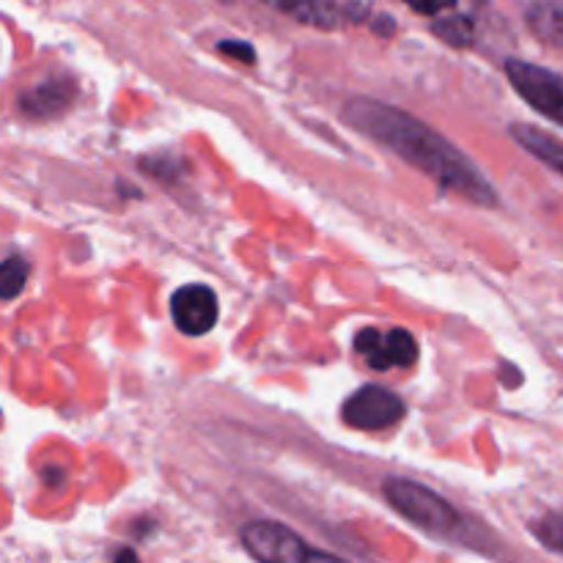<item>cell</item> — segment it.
Instances as JSON below:
<instances>
[{"mask_svg": "<svg viewBox=\"0 0 563 563\" xmlns=\"http://www.w3.org/2000/svg\"><path fill=\"white\" fill-rule=\"evenodd\" d=\"M440 38H445L454 47H467L473 44V22L467 16H449V20L434 22L432 27Z\"/></svg>", "mask_w": 563, "mask_h": 563, "instance_id": "14", "label": "cell"}, {"mask_svg": "<svg viewBox=\"0 0 563 563\" xmlns=\"http://www.w3.org/2000/svg\"><path fill=\"white\" fill-rule=\"evenodd\" d=\"M75 99V86L66 77H53V80L38 82L36 88L25 91L20 97V110L36 119H53V115L64 113Z\"/></svg>", "mask_w": 563, "mask_h": 563, "instance_id": "8", "label": "cell"}, {"mask_svg": "<svg viewBox=\"0 0 563 563\" xmlns=\"http://www.w3.org/2000/svg\"><path fill=\"white\" fill-rule=\"evenodd\" d=\"M284 14L295 16L297 22L317 27H333L339 22V9L330 0H264Z\"/></svg>", "mask_w": 563, "mask_h": 563, "instance_id": "11", "label": "cell"}, {"mask_svg": "<svg viewBox=\"0 0 563 563\" xmlns=\"http://www.w3.org/2000/svg\"><path fill=\"white\" fill-rule=\"evenodd\" d=\"M218 49L220 53L231 55V58L245 60V64H253V60H256V49H253L247 42H234V38H225V42L218 44Z\"/></svg>", "mask_w": 563, "mask_h": 563, "instance_id": "15", "label": "cell"}, {"mask_svg": "<svg viewBox=\"0 0 563 563\" xmlns=\"http://www.w3.org/2000/svg\"><path fill=\"white\" fill-rule=\"evenodd\" d=\"M27 280V262L22 256H9L0 267V297L5 302L14 300L22 289H25Z\"/></svg>", "mask_w": 563, "mask_h": 563, "instance_id": "12", "label": "cell"}, {"mask_svg": "<svg viewBox=\"0 0 563 563\" xmlns=\"http://www.w3.org/2000/svg\"><path fill=\"white\" fill-rule=\"evenodd\" d=\"M511 135L515 141L520 143L522 148L533 154L537 159H542L544 165L555 168L559 174H563V143L550 137L548 132L537 130V126H528V124H515L511 126Z\"/></svg>", "mask_w": 563, "mask_h": 563, "instance_id": "10", "label": "cell"}, {"mask_svg": "<svg viewBox=\"0 0 563 563\" xmlns=\"http://www.w3.org/2000/svg\"><path fill=\"white\" fill-rule=\"evenodd\" d=\"M218 295L203 284H187L170 297V317L185 335H203L218 324Z\"/></svg>", "mask_w": 563, "mask_h": 563, "instance_id": "7", "label": "cell"}, {"mask_svg": "<svg viewBox=\"0 0 563 563\" xmlns=\"http://www.w3.org/2000/svg\"><path fill=\"white\" fill-rule=\"evenodd\" d=\"M405 418V401L388 388L379 385H363L357 394L344 401V421L350 427L363 429V432H377L388 429Z\"/></svg>", "mask_w": 563, "mask_h": 563, "instance_id": "5", "label": "cell"}, {"mask_svg": "<svg viewBox=\"0 0 563 563\" xmlns=\"http://www.w3.org/2000/svg\"><path fill=\"white\" fill-rule=\"evenodd\" d=\"M528 27L544 44L563 47V0H537L528 9Z\"/></svg>", "mask_w": 563, "mask_h": 563, "instance_id": "9", "label": "cell"}, {"mask_svg": "<svg viewBox=\"0 0 563 563\" xmlns=\"http://www.w3.org/2000/svg\"><path fill=\"white\" fill-rule=\"evenodd\" d=\"M341 119L355 126L361 135L372 137L379 146L399 154L405 163L438 181L443 190L460 192L478 207L498 203L495 187L489 185L487 176L478 170V165L467 154H462L440 132H434L432 126L418 121L416 115L405 113L401 108L377 102V99H352L344 104Z\"/></svg>", "mask_w": 563, "mask_h": 563, "instance_id": "1", "label": "cell"}, {"mask_svg": "<svg viewBox=\"0 0 563 563\" xmlns=\"http://www.w3.org/2000/svg\"><path fill=\"white\" fill-rule=\"evenodd\" d=\"M383 493L388 504L421 531L434 533V537H451L454 531H460V511L429 487L405 482V478H390V482H385Z\"/></svg>", "mask_w": 563, "mask_h": 563, "instance_id": "2", "label": "cell"}, {"mask_svg": "<svg viewBox=\"0 0 563 563\" xmlns=\"http://www.w3.org/2000/svg\"><path fill=\"white\" fill-rule=\"evenodd\" d=\"M113 563H141V559H137V555L132 553V550H121V553L115 555Z\"/></svg>", "mask_w": 563, "mask_h": 563, "instance_id": "17", "label": "cell"}, {"mask_svg": "<svg viewBox=\"0 0 563 563\" xmlns=\"http://www.w3.org/2000/svg\"><path fill=\"white\" fill-rule=\"evenodd\" d=\"M242 544L258 563H317L319 550L308 548L280 522L258 520L242 528Z\"/></svg>", "mask_w": 563, "mask_h": 563, "instance_id": "3", "label": "cell"}, {"mask_svg": "<svg viewBox=\"0 0 563 563\" xmlns=\"http://www.w3.org/2000/svg\"><path fill=\"white\" fill-rule=\"evenodd\" d=\"M355 350L366 357L374 372H385L390 366L410 368L418 361V344L410 330L394 328L379 333L377 328H366L355 335Z\"/></svg>", "mask_w": 563, "mask_h": 563, "instance_id": "6", "label": "cell"}, {"mask_svg": "<svg viewBox=\"0 0 563 563\" xmlns=\"http://www.w3.org/2000/svg\"><path fill=\"white\" fill-rule=\"evenodd\" d=\"M506 75H509L511 86L517 88L522 99L548 115L550 121L563 126V77L555 71L544 69V66L528 64V60L509 58L506 60Z\"/></svg>", "mask_w": 563, "mask_h": 563, "instance_id": "4", "label": "cell"}, {"mask_svg": "<svg viewBox=\"0 0 563 563\" xmlns=\"http://www.w3.org/2000/svg\"><path fill=\"white\" fill-rule=\"evenodd\" d=\"M410 9L421 11V14H440V11L451 9V5L456 3V0H405Z\"/></svg>", "mask_w": 563, "mask_h": 563, "instance_id": "16", "label": "cell"}, {"mask_svg": "<svg viewBox=\"0 0 563 563\" xmlns=\"http://www.w3.org/2000/svg\"><path fill=\"white\" fill-rule=\"evenodd\" d=\"M533 533L544 548L563 555V511H550L542 520L533 522Z\"/></svg>", "mask_w": 563, "mask_h": 563, "instance_id": "13", "label": "cell"}]
</instances>
